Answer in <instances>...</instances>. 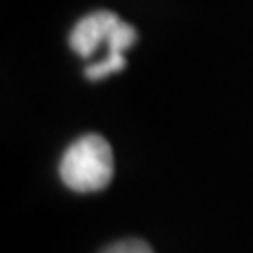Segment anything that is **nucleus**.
Listing matches in <instances>:
<instances>
[{
    "label": "nucleus",
    "mask_w": 253,
    "mask_h": 253,
    "mask_svg": "<svg viewBox=\"0 0 253 253\" xmlns=\"http://www.w3.org/2000/svg\"><path fill=\"white\" fill-rule=\"evenodd\" d=\"M118 23H120V19L113 11H107V9L94 11L90 15L83 17L73 27L72 34H70V47L79 56L88 58L90 54L96 53V49L103 42L107 43L113 28L117 27Z\"/></svg>",
    "instance_id": "f03ea898"
},
{
    "label": "nucleus",
    "mask_w": 253,
    "mask_h": 253,
    "mask_svg": "<svg viewBox=\"0 0 253 253\" xmlns=\"http://www.w3.org/2000/svg\"><path fill=\"white\" fill-rule=\"evenodd\" d=\"M101 253H154L150 250V246L143 242V240H137V238H127V240H120L115 244L107 246Z\"/></svg>",
    "instance_id": "39448f33"
},
{
    "label": "nucleus",
    "mask_w": 253,
    "mask_h": 253,
    "mask_svg": "<svg viewBox=\"0 0 253 253\" xmlns=\"http://www.w3.org/2000/svg\"><path fill=\"white\" fill-rule=\"evenodd\" d=\"M113 174V148L98 133L79 137L66 148L60 160V178L77 193H90L107 188Z\"/></svg>",
    "instance_id": "f257e3e1"
},
{
    "label": "nucleus",
    "mask_w": 253,
    "mask_h": 253,
    "mask_svg": "<svg viewBox=\"0 0 253 253\" xmlns=\"http://www.w3.org/2000/svg\"><path fill=\"white\" fill-rule=\"evenodd\" d=\"M137 40V32L135 28L127 23H118L117 27L113 28L111 36L107 40V45H109V53H124L126 49L135 43Z\"/></svg>",
    "instance_id": "20e7f679"
},
{
    "label": "nucleus",
    "mask_w": 253,
    "mask_h": 253,
    "mask_svg": "<svg viewBox=\"0 0 253 253\" xmlns=\"http://www.w3.org/2000/svg\"><path fill=\"white\" fill-rule=\"evenodd\" d=\"M126 68V58H124V53H109L103 60L92 64L86 68V77L90 81H100V79H105L113 73L120 72Z\"/></svg>",
    "instance_id": "7ed1b4c3"
}]
</instances>
